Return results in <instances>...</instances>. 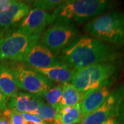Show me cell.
<instances>
[{
	"label": "cell",
	"mask_w": 124,
	"mask_h": 124,
	"mask_svg": "<svg viewBox=\"0 0 124 124\" xmlns=\"http://www.w3.org/2000/svg\"><path fill=\"white\" fill-rule=\"evenodd\" d=\"M63 1L59 0H36L32 1V5L35 8L43 10L45 11L56 9Z\"/></svg>",
	"instance_id": "20"
},
{
	"label": "cell",
	"mask_w": 124,
	"mask_h": 124,
	"mask_svg": "<svg viewBox=\"0 0 124 124\" xmlns=\"http://www.w3.org/2000/svg\"><path fill=\"white\" fill-rule=\"evenodd\" d=\"M124 94L123 86L114 89L106 101L96 110L83 118L81 122L84 124H101L111 116L116 115L119 117L120 106Z\"/></svg>",
	"instance_id": "8"
},
{
	"label": "cell",
	"mask_w": 124,
	"mask_h": 124,
	"mask_svg": "<svg viewBox=\"0 0 124 124\" xmlns=\"http://www.w3.org/2000/svg\"><path fill=\"white\" fill-rule=\"evenodd\" d=\"M3 114L8 116L11 124H25V121L22 114L17 111L7 108V109L3 112Z\"/></svg>",
	"instance_id": "21"
},
{
	"label": "cell",
	"mask_w": 124,
	"mask_h": 124,
	"mask_svg": "<svg viewBox=\"0 0 124 124\" xmlns=\"http://www.w3.org/2000/svg\"><path fill=\"white\" fill-rule=\"evenodd\" d=\"M83 119L80 104L72 107H63L58 109L53 124H76Z\"/></svg>",
	"instance_id": "16"
},
{
	"label": "cell",
	"mask_w": 124,
	"mask_h": 124,
	"mask_svg": "<svg viewBox=\"0 0 124 124\" xmlns=\"http://www.w3.org/2000/svg\"><path fill=\"white\" fill-rule=\"evenodd\" d=\"M82 124V123H81V124Z\"/></svg>",
	"instance_id": "28"
},
{
	"label": "cell",
	"mask_w": 124,
	"mask_h": 124,
	"mask_svg": "<svg viewBox=\"0 0 124 124\" xmlns=\"http://www.w3.org/2000/svg\"><path fill=\"white\" fill-rule=\"evenodd\" d=\"M119 121L120 124H124V94L123 99L121 103L119 108Z\"/></svg>",
	"instance_id": "24"
},
{
	"label": "cell",
	"mask_w": 124,
	"mask_h": 124,
	"mask_svg": "<svg viewBox=\"0 0 124 124\" xmlns=\"http://www.w3.org/2000/svg\"><path fill=\"white\" fill-rule=\"evenodd\" d=\"M115 79L111 78L96 89L90 90L83 94L80 107L83 118L96 110L106 101L111 93V88Z\"/></svg>",
	"instance_id": "11"
},
{
	"label": "cell",
	"mask_w": 124,
	"mask_h": 124,
	"mask_svg": "<svg viewBox=\"0 0 124 124\" xmlns=\"http://www.w3.org/2000/svg\"><path fill=\"white\" fill-rule=\"evenodd\" d=\"M57 112V108L43 102L32 115L38 116L47 124H53Z\"/></svg>",
	"instance_id": "18"
},
{
	"label": "cell",
	"mask_w": 124,
	"mask_h": 124,
	"mask_svg": "<svg viewBox=\"0 0 124 124\" xmlns=\"http://www.w3.org/2000/svg\"><path fill=\"white\" fill-rule=\"evenodd\" d=\"M7 109V100L4 93L0 89V111H5Z\"/></svg>",
	"instance_id": "23"
},
{
	"label": "cell",
	"mask_w": 124,
	"mask_h": 124,
	"mask_svg": "<svg viewBox=\"0 0 124 124\" xmlns=\"http://www.w3.org/2000/svg\"><path fill=\"white\" fill-rule=\"evenodd\" d=\"M0 124H11L8 116L2 113L0 115Z\"/></svg>",
	"instance_id": "27"
},
{
	"label": "cell",
	"mask_w": 124,
	"mask_h": 124,
	"mask_svg": "<svg viewBox=\"0 0 124 124\" xmlns=\"http://www.w3.org/2000/svg\"><path fill=\"white\" fill-rule=\"evenodd\" d=\"M114 4L107 0L63 1L50 15V25L55 23H82L103 13Z\"/></svg>",
	"instance_id": "2"
},
{
	"label": "cell",
	"mask_w": 124,
	"mask_h": 124,
	"mask_svg": "<svg viewBox=\"0 0 124 124\" xmlns=\"http://www.w3.org/2000/svg\"><path fill=\"white\" fill-rule=\"evenodd\" d=\"M39 73L44 75L45 77L50 80L51 81H55L57 83L65 84L70 83L72 79L75 70L70 69V68L62 66L51 67L44 69H33Z\"/></svg>",
	"instance_id": "15"
},
{
	"label": "cell",
	"mask_w": 124,
	"mask_h": 124,
	"mask_svg": "<svg viewBox=\"0 0 124 124\" xmlns=\"http://www.w3.org/2000/svg\"><path fill=\"white\" fill-rule=\"evenodd\" d=\"M59 57L74 70L97 63L114 62L119 57L115 47L90 37H80L63 49Z\"/></svg>",
	"instance_id": "1"
},
{
	"label": "cell",
	"mask_w": 124,
	"mask_h": 124,
	"mask_svg": "<svg viewBox=\"0 0 124 124\" xmlns=\"http://www.w3.org/2000/svg\"><path fill=\"white\" fill-rule=\"evenodd\" d=\"M101 124H121L119 121L118 120V116L112 115L108 118L105 121H103Z\"/></svg>",
	"instance_id": "25"
},
{
	"label": "cell",
	"mask_w": 124,
	"mask_h": 124,
	"mask_svg": "<svg viewBox=\"0 0 124 124\" xmlns=\"http://www.w3.org/2000/svg\"><path fill=\"white\" fill-rule=\"evenodd\" d=\"M13 72L19 88L28 93L41 96L48 90L53 87L54 82L45 77L33 69L22 65L10 67Z\"/></svg>",
	"instance_id": "7"
},
{
	"label": "cell",
	"mask_w": 124,
	"mask_h": 124,
	"mask_svg": "<svg viewBox=\"0 0 124 124\" xmlns=\"http://www.w3.org/2000/svg\"><path fill=\"white\" fill-rule=\"evenodd\" d=\"M119 69V66L113 62L97 63L75 70L70 84L80 93L96 89L110 79Z\"/></svg>",
	"instance_id": "4"
},
{
	"label": "cell",
	"mask_w": 124,
	"mask_h": 124,
	"mask_svg": "<svg viewBox=\"0 0 124 124\" xmlns=\"http://www.w3.org/2000/svg\"><path fill=\"white\" fill-rule=\"evenodd\" d=\"M85 32L108 44L124 46V12L115 10L89 21Z\"/></svg>",
	"instance_id": "3"
},
{
	"label": "cell",
	"mask_w": 124,
	"mask_h": 124,
	"mask_svg": "<svg viewBox=\"0 0 124 124\" xmlns=\"http://www.w3.org/2000/svg\"><path fill=\"white\" fill-rule=\"evenodd\" d=\"M50 23V14L40 9L31 10L21 22L18 31L28 35L40 39L44 30Z\"/></svg>",
	"instance_id": "10"
},
{
	"label": "cell",
	"mask_w": 124,
	"mask_h": 124,
	"mask_svg": "<svg viewBox=\"0 0 124 124\" xmlns=\"http://www.w3.org/2000/svg\"><path fill=\"white\" fill-rule=\"evenodd\" d=\"M83 94L70 83L63 84L62 99L57 109L63 107L75 106L79 104L81 101Z\"/></svg>",
	"instance_id": "17"
},
{
	"label": "cell",
	"mask_w": 124,
	"mask_h": 124,
	"mask_svg": "<svg viewBox=\"0 0 124 124\" xmlns=\"http://www.w3.org/2000/svg\"><path fill=\"white\" fill-rule=\"evenodd\" d=\"M62 84H59L54 85L53 87L46 91L41 97L44 98L48 105L57 108L62 99Z\"/></svg>",
	"instance_id": "19"
},
{
	"label": "cell",
	"mask_w": 124,
	"mask_h": 124,
	"mask_svg": "<svg viewBox=\"0 0 124 124\" xmlns=\"http://www.w3.org/2000/svg\"><path fill=\"white\" fill-rule=\"evenodd\" d=\"M74 24L55 23L44 32L39 42L53 52H60L79 37Z\"/></svg>",
	"instance_id": "6"
},
{
	"label": "cell",
	"mask_w": 124,
	"mask_h": 124,
	"mask_svg": "<svg viewBox=\"0 0 124 124\" xmlns=\"http://www.w3.org/2000/svg\"><path fill=\"white\" fill-rule=\"evenodd\" d=\"M23 62L32 69H44L65 66L59 55L42 45L39 41L32 45L28 50Z\"/></svg>",
	"instance_id": "9"
},
{
	"label": "cell",
	"mask_w": 124,
	"mask_h": 124,
	"mask_svg": "<svg viewBox=\"0 0 124 124\" xmlns=\"http://www.w3.org/2000/svg\"><path fill=\"white\" fill-rule=\"evenodd\" d=\"M39 40L18 30L0 36V60L23 62L29 48Z\"/></svg>",
	"instance_id": "5"
},
{
	"label": "cell",
	"mask_w": 124,
	"mask_h": 124,
	"mask_svg": "<svg viewBox=\"0 0 124 124\" xmlns=\"http://www.w3.org/2000/svg\"><path fill=\"white\" fill-rule=\"evenodd\" d=\"M11 2L12 0H0V13L6 10Z\"/></svg>",
	"instance_id": "26"
},
{
	"label": "cell",
	"mask_w": 124,
	"mask_h": 124,
	"mask_svg": "<svg viewBox=\"0 0 124 124\" xmlns=\"http://www.w3.org/2000/svg\"><path fill=\"white\" fill-rule=\"evenodd\" d=\"M44 100L39 96L28 93H19L14 97L7 101V108L20 113L33 114Z\"/></svg>",
	"instance_id": "12"
},
{
	"label": "cell",
	"mask_w": 124,
	"mask_h": 124,
	"mask_svg": "<svg viewBox=\"0 0 124 124\" xmlns=\"http://www.w3.org/2000/svg\"><path fill=\"white\" fill-rule=\"evenodd\" d=\"M0 89L6 99L14 97L19 93L13 72L10 67L4 63L0 64Z\"/></svg>",
	"instance_id": "14"
},
{
	"label": "cell",
	"mask_w": 124,
	"mask_h": 124,
	"mask_svg": "<svg viewBox=\"0 0 124 124\" xmlns=\"http://www.w3.org/2000/svg\"><path fill=\"white\" fill-rule=\"evenodd\" d=\"M31 11L30 5L24 1H12L4 11L0 13V26L8 28L22 21Z\"/></svg>",
	"instance_id": "13"
},
{
	"label": "cell",
	"mask_w": 124,
	"mask_h": 124,
	"mask_svg": "<svg viewBox=\"0 0 124 124\" xmlns=\"http://www.w3.org/2000/svg\"><path fill=\"white\" fill-rule=\"evenodd\" d=\"M25 121V124H47L38 116L30 113H21Z\"/></svg>",
	"instance_id": "22"
}]
</instances>
